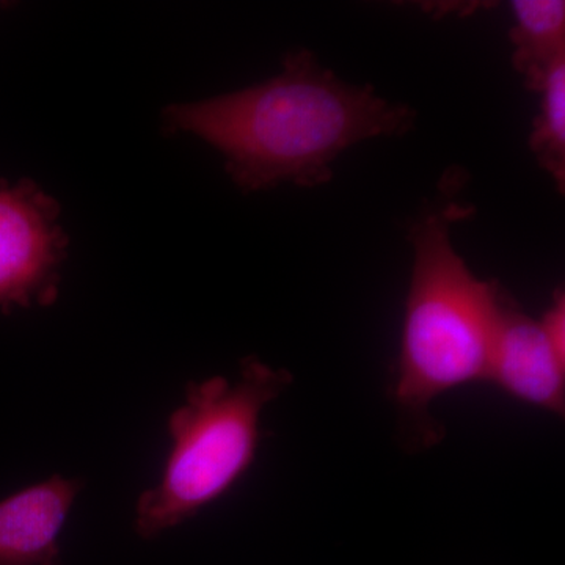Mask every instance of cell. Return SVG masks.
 <instances>
[{
    "mask_svg": "<svg viewBox=\"0 0 565 565\" xmlns=\"http://www.w3.org/2000/svg\"><path fill=\"white\" fill-rule=\"evenodd\" d=\"M415 120L412 107L386 102L371 85L341 81L307 50L286 55L273 79L162 111L163 131L191 134L215 148L244 192L321 185L353 145L408 132Z\"/></svg>",
    "mask_w": 565,
    "mask_h": 565,
    "instance_id": "cell-1",
    "label": "cell"
},
{
    "mask_svg": "<svg viewBox=\"0 0 565 565\" xmlns=\"http://www.w3.org/2000/svg\"><path fill=\"white\" fill-rule=\"evenodd\" d=\"M446 174L440 196L412 225L414 267L401 333L393 397L423 446L441 437L430 404L441 394L486 382L504 291L479 280L451 241V225L473 207L456 199L462 181Z\"/></svg>",
    "mask_w": 565,
    "mask_h": 565,
    "instance_id": "cell-2",
    "label": "cell"
},
{
    "mask_svg": "<svg viewBox=\"0 0 565 565\" xmlns=\"http://www.w3.org/2000/svg\"><path fill=\"white\" fill-rule=\"evenodd\" d=\"M292 381L289 371L248 356L234 382L212 375L188 385L184 404L167 424L172 449L161 479L136 504L134 530L141 539L193 519L247 475L258 455L264 408Z\"/></svg>",
    "mask_w": 565,
    "mask_h": 565,
    "instance_id": "cell-3",
    "label": "cell"
},
{
    "mask_svg": "<svg viewBox=\"0 0 565 565\" xmlns=\"http://www.w3.org/2000/svg\"><path fill=\"white\" fill-rule=\"evenodd\" d=\"M61 204L36 182L0 181V311L51 307L68 250Z\"/></svg>",
    "mask_w": 565,
    "mask_h": 565,
    "instance_id": "cell-4",
    "label": "cell"
},
{
    "mask_svg": "<svg viewBox=\"0 0 565 565\" xmlns=\"http://www.w3.org/2000/svg\"><path fill=\"white\" fill-rule=\"evenodd\" d=\"M486 382L519 403L564 415L565 360L546 340L539 319L527 316L505 292Z\"/></svg>",
    "mask_w": 565,
    "mask_h": 565,
    "instance_id": "cell-5",
    "label": "cell"
},
{
    "mask_svg": "<svg viewBox=\"0 0 565 565\" xmlns=\"http://www.w3.org/2000/svg\"><path fill=\"white\" fill-rule=\"evenodd\" d=\"M84 487L54 475L0 501V565H58V539Z\"/></svg>",
    "mask_w": 565,
    "mask_h": 565,
    "instance_id": "cell-6",
    "label": "cell"
},
{
    "mask_svg": "<svg viewBox=\"0 0 565 565\" xmlns=\"http://www.w3.org/2000/svg\"><path fill=\"white\" fill-rule=\"evenodd\" d=\"M514 28L509 33L514 52L512 63L525 77L530 90L537 92L546 74L565 58L564 0H514Z\"/></svg>",
    "mask_w": 565,
    "mask_h": 565,
    "instance_id": "cell-7",
    "label": "cell"
},
{
    "mask_svg": "<svg viewBox=\"0 0 565 565\" xmlns=\"http://www.w3.org/2000/svg\"><path fill=\"white\" fill-rule=\"evenodd\" d=\"M541 107L534 118L530 148L539 166L555 180L557 189L565 185V58L557 61L537 90Z\"/></svg>",
    "mask_w": 565,
    "mask_h": 565,
    "instance_id": "cell-8",
    "label": "cell"
},
{
    "mask_svg": "<svg viewBox=\"0 0 565 565\" xmlns=\"http://www.w3.org/2000/svg\"><path fill=\"white\" fill-rule=\"evenodd\" d=\"M539 322L544 329L546 340L553 345L557 355L565 360V294L563 289H557L552 303L548 305Z\"/></svg>",
    "mask_w": 565,
    "mask_h": 565,
    "instance_id": "cell-9",
    "label": "cell"
}]
</instances>
